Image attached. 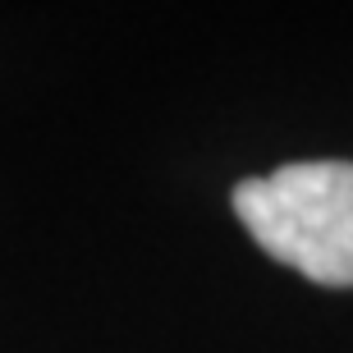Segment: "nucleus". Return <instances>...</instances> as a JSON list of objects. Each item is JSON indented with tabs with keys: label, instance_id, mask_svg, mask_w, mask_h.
I'll return each instance as SVG.
<instances>
[{
	"label": "nucleus",
	"instance_id": "1",
	"mask_svg": "<svg viewBox=\"0 0 353 353\" xmlns=\"http://www.w3.org/2000/svg\"><path fill=\"white\" fill-rule=\"evenodd\" d=\"M252 243L312 285L353 289V161H289L234 183Z\"/></svg>",
	"mask_w": 353,
	"mask_h": 353
}]
</instances>
